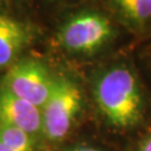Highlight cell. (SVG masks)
Listing matches in <instances>:
<instances>
[{"mask_svg": "<svg viewBox=\"0 0 151 151\" xmlns=\"http://www.w3.org/2000/svg\"><path fill=\"white\" fill-rule=\"evenodd\" d=\"M92 94L104 120L120 130L138 125L151 105V92L125 57L103 65L94 74Z\"/></svg>", "mask_w": 151, "mask_h": 151, "instance_id": "cell-1", "label": "cell"}, {"mask_svg": "<svg viewBox=\"0 0 151 151\" xmlns=\"http://www.w3.org/2000/svg\"><path fill=\"white\" fill-rule=\"evenodd\" d=\"M123 35L133 36L100 4L72 15L60 29L57 39L70 54L93 57L110 50Z\"/></svg>", "mask_w": 151, "mask_h": 151, "instance_id": "cell-2", "label": "cell"}, {"mask_svg": "<svg viewBox=\"0 0 151 151\" xmlns=\"http://www.w3.org/2000/svg\"><path fill=\"white\" fill-rule=\"evenodd\" d=\"M83 91L68 77L57 78L48 101L43 106V132L52 141L68 134L83 106Z\"/></svg>", "mask_w": 151, "mask_h": 151, "instance_id": "cell-3", "label": "cell"}, {"mask_svg": "<svg viewBox=\"0 0 151 151\" xmlns=\"http://www.w3.org/2000/svg\"><path fill=\"white\" fill-rule=\"evenodd\" d=\"M55 81L42 62L25 58L11 66L1 86L40 109L52 95Z\"/></svg>", "mask_w": 151, "mask_h": 151, "instance_id": "cell-4", "label": "cell"}, {"mask_svg": "<svg viewBox=\"0 0 151 151\" xmlns=\"http://www.w3.org/2000/svg\"><path fill=\"white\" fill-rule=\"evenodd\" d=\"M0 123L25 131L29 135L43 132V119L39 108L0 87Z\"/></svg>", "mask_w": 151, "mask_h": 151, "instance_id": "cell-5", "label": "cell"}, {"mask_svg": "<svg viewBox=\"0 0 151 151\" xmlns=\"http://www.w3.org/2000/svg\"><path fill=\"white\" fill-rule=\"evenodd\" d=\"M101 4L138 40L151 36V0H101Z\"/></svg>", "mask_w": 151, "mask_h": 151, "instance_id": "cell-6", "label": "cell"}, {"mask_svg": "<svg viewBox=\"0 0 151 151\" xmlns=\"http://www.w3.org/2000/svg\"><path fill=\"white\" fill-rule=\"evenodd\" d=\"M32 38L34 29L29 24L0 14V67L11 64Z\"/></svg>", "mask_w": 151, "mask_h": 151, "instance_id": "cell-7", "label": "cell"}, {"mask_svg": "<svg viewBox=\"0 0 151 151\" xmlns=\"http://www.w3.org/2000/svg\"><path fill=\"white\" fill-rule=\"evenodd\" d=\"M0 141L14 151H34L32 135L8 124L0 123Z\"/></svg>", "mask_w": 151, "mask_h": 151, "instance_id": "cell-8", "label": "cell"}, {"mask_svg": "<svg viewBox=\"0 0 151 151\" xmlns=\"http://www.w3.org/2000/svg\"><path fill=\"white\" fill-rule=\"evenodd\" d=\"M140 44L138 58L140 62V70L138 68L143 82L151 92V37L138 40Z\"/></svg>", "mask_w": 151, "mask_h": 151, "instance_id": "cell-9", "label": "cell"}, {"mask_svg": "<svg viewBox=\"0 0 151 151\" xmlns=\"http://www.w3.org/2000/svg\"><path fill=\"white\" fill-rule=\"evenodd\" d=\"M137 151H151V131L141 140Z\"/></svg>", "mask_w": 151, "mask_h": 151, "instance_id": "cell-10", "label": "cell"}, {"mask_svg": "<svg viewBox=\"0 0 151 151\" xmlns=\"http://www.w3.org/2000/svg\"><path fill=\"white\" fill-rule=\"evenodd\" d=\"M67 151H102L99 148H95V147H91V146H78L75 147V148H72Z\"/></svg>", "mask_w": 151, "mask_h": 151, "instance_id": "cell-11", "label": "cell"}, {"mask_svg": "<svg viewBox=\"0 0 151 151\" xmlns=\"http://www.w3.org/2000/svg\"><path fill=\"white\" fill-rule=\"evenodd\" d=\"M0 151H14V150H11L10 148H8L6 145H4V143L0 141Z\"/></svg>", "mask_w": 151, "mask_h": 151, "instance_id": "cell-12", "label": "cell"}, {"mask_svg": "<svg viewBox=\"0 0 151 151\" xmlns=\"http://www.w3.org/2000/svg\"><path fill=\"white\" fill-rule=\"evenodd\" d=\"M150 37H151V36H150Z\"/></svg>", "mask_w": 151, "mask_h": 151, "instance_id": "cell-13", "label": "cell"}]
</instances>
